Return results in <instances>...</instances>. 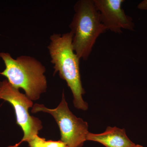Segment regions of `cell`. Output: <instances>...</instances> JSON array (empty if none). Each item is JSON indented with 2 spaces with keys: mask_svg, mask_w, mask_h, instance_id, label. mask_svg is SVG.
I'll return each mask as SVG.
<instances>
[{
  "mask_svg": "<svg viewBox=\"0 0 147 147\" xmlns=\"http://www.w3.org/2000/svg\"><path fill=\"white\" fill-rule=\"evenodd\" d=\"M72 36L70 32L62 34H53L50 37L47 48L54 65V74L59 72L61 79L66 82L73 94L74 107L85 111L88 106L82 97L85 91L80 75V59L74 51Z\"/></svg>",
  "mask_w": 147,
  "mask_h": 147,
  "instance_id": "1",
  "label": "cell"
},
{
  "mask_svg": "<svg viewBox=\"0 0 147 147\" xmlns=\"http://www.w3.org/2000/svg\"><path fill=\"white\" fill-rule=\"evenodd\" d=\"M5 68L0 74L6 77L13 86L25 91L26 95L32 100L39 99L46 92L47 82L44 73L45 67L40 62L30 56H20L13 59L8 53H0Z\"/></svg>",
  "mask_w": 147,
  "mask_h": 147,
  "instance_id": "2",
  "label": "cell"
},
{
  "mask_svg": "<svg viewBox=\"0 0 147 147\" xmlns=\"http://www.w3.org/2000/svg\"><path fill=\"white\" fill-rule=\"evenodd\" d=\"M74 9L75 13L69 26L73 35L72 47L79 59L86 61L98 38L107 30L93 0H79Z\"/></svg>",
  "mask_w": 147,
  "mask_h": 147,
  "instance_id": "3",
  "label": "cell"
},
{
  "mask_svg": "<svg viewBox=\"0 0 147 147\" xmlns=\"http://www.w3.org/2000/svg\"><path fill=\"white\" fill-rule=\"evenodd\" d=\"M39 112L49 113L53 116L60 130L61 141L69 147H83L89 133L88 125L70 111L63 92L60 103L55 109L46 108L42 104H35L32 113Z\"/></svg>",
  "mask_w": 147,
  "mask_h": 147,
  "instance_id": "4",
  "label": "cell"
},
{
  "mask_svg": "<svg viewBox=\"0 0 147 147\" xmlns=\"http://www.w3.org/2000/svg\"><path fill=\"white\" fill-rule=\"evenodd\" d=\"M0 99L7 101L12 105L16 115V123L24 131L23 139L16 144V146H19L23 142H28L38 136L39 131L42 128V122L29 114V108L33 106L32 100L13 86L7 79L0 82Z\"/></svg>",
  "mask_w": 147,
  "mask_h": 147,
  "instance_id": "5",
  "label": "cell"
},
{
  "mask_svg": "<svg viewBox=\"0 0 147 147\" xmlns=\"http://www.w3.org/2000/svg\"><path fill=\"white\" fill-rule=\"evenodd\" d=\"M101 23L106 30L121 33L122 29L134 31L132 18L127 15L122 7L124 0H93Z\"/></svg>",
  "mask_w": 147,
  "mask_h": 147,
  "instance_id": "6",
  "label": "cell"
},
{
  "mask_svg": "<svg viewBox=\"0 0 147 147\" xmlns=\"http://www.w3.org/2000/svg\"><path fill=\"white\" fill-rule=\"evenodd\" d=\"M86 141L98 142L106 147H132L136 145L127 136L125 129L116 127L108 126L100 134L89 132Z\"/></svg>",
  "mask_w": 147,
  "mask_h": 147,
  "instance_id": "7",
  "label": "cell"
},
{
  "mask_svg": "<svg viewBox=\"0 0 147 147\" xmlns=\"http://www.w3.org/2000/svg\"><path fill=\"white\" fill-rule=\"evenodd\" d=\"M44 138H41L37 136L34 139L28 142L30 147H45Z\"/></svg>",
  "mask_w": 147,
  "mask_h": 147,
  "instance_id": "8",
  "label": "cell"
},
{
  "mask_svg": "<svg viewBox=\"0 0 147 147\" xmlns=\"http://www.w3.org/2000/svg\"><path fill=\"white\" fill-rule=\"evenodd\" d=\"M45 147H69L62 141H53L52 140L44 141Z\"/></svg>",
  "mask_w": 147,
  "mask_h": 147,
  "instance_id": "9",
  "label": "cell"
},
{
  "mask_svg": "<svg viewBox=\"0 0 147 147\" xmlns=\"http://www.w3.org/2000/svg\"><path fill=\"white\" fill-rule=\"evenodd\" d=\"M137 8L141 10H147V0H144L139 3Z\"/></svg>",
  "mask_w": 147,
  "mask_h": 147,
  "instance_id": "10",
  "label": "cell"
},
{
  "mask_svg": "<svg viewBox=\"0 0 147 147\" xmlns=\"http://www.w3.org/2000/svg\"><path fill=\"white\" fill-rule=\"evenodd\" d=\"M132 147H144L143 146H141V145H135V146H134Z\"/></svg>",
  "mask_w": 147,
  "mask_h": 147,
  "instance_id": "11",
  "label": "cell"
},
{
  "mask_svg": "<svg viewBox=\"0 0 147 147\" xmlns=\"http://www.w3.org/2000/svg\"><path fill=\"white\" fill-rule=\"evenodd\" d=\"M6 147H18V146H16V144L13 145V146H7Z\"/></svg>",
  "mask_w": 147,
  "mask_h": 147,
  "instance_id": "12",
  "label": "cell"
}]
</instances>
